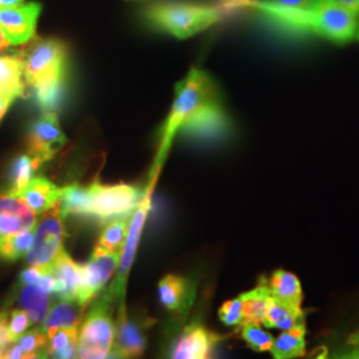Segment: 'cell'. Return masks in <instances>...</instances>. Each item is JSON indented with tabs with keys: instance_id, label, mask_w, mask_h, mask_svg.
<instances>
[{
	"instance_id": "6da1fadb",
	"label": "cell",
	"mask_w": 359,
	"mask_h": 359,
	"mask_svg": "<svg viewBox=\"0 0 359 359\" xmlns=\"http://www.w3.org/2000/svg\"><path fill=\"white\" fill-rule=\"evenodd\" d=\"M224 6L229 11L255 10L281 29L311 34L338 44L355 39L358 27V15L337 0H313L301 7H281L264 0H231Z\"/></svg>"
},
{
	"instance_id": "7a4b0ae2",
	"label": "cell",
	"mask_w": 359,
	"mask_h": 359,
	"mask_svg": "<svg viewBox=\"0 0 359 359\" xmlns=\"http://www.w3.org/2000/svg\"><path fill=\"white\" fill-rule=\"evenodd\" d=\"M216 87L209 75L197 68H192L188 76L176 86V97L172 105L170 114L168 116L165 127L163 129V137L160 144V151L154 161V169L152 172V181H156L160 168L163 167L168 152L176 133L180 132L181 127L196 115L200 109H203L208 104L217 102Z\"/></svg>"
},
{
	"instance_id": "3957f363",
	"label": "cell",
	"mask_w": 359,
	"mask_h": 359,
	"mask_svg": "<svg viewBox=\"0 0 359 359\" xmlns=\"http://www.w3.org/2000/svg\"><path fill=\"white\" fill-rule=\"evenodd\" d=\"M229 10L225 6H208L196 3H158L147 11L154 26L179 39L191 38L215 26L225 18Z\"/></svg>"
},
{
	"instance_id": "277c9868",
	"label": "cell",
	"mask_w": 359,
	"mask_h": 359,
	"mask_svg": "<svg viewBox=\"0 0 359 359\" xmlns=\"http://www.w3.org/2000/svg\"><path fill=\"white\" fill-rule=\"evenodd\" d=\"M112 297L107 292L93 302L77 339V358H109L115 342V323L112 321Z\"/></svg>"
},
{
	"instance_id": "5b68a950",
	"label": "cell",
	"mask_w": 359,
	"mask_h": 359,
	"mask_svg": "<svg viewBox=\"0 0 359 359\" xmlns=\"http://www.w3.org/2000/svg\"><path fill=\"white\" fill-rule=\"evenodd\" d=\"M23 75L32 88L55 80L65 79L67 47L57 39H46L35 43L25 56Z\"/></svg>"
},
{
	"instance_id": "8992f818",
	"label": "cell",
	"mask_w": 359,
	"mask_h": 359,
	"mask_svg": "<svg viewBox=\"0 0 359 359\" xmlns=\"http://www.w3.org/2000/svg\"><path fill=\"white\" fill-rule=\"evenodd\" d=\"M90 217L104 221L130 216L144 197L139 188L127 184L104 185L93 182L90 185Z\"/></svg>"
},
{
	"instance_id": "52a82bcc",
	"label": "cell",
	"mask_w": 359,
	"mask_h": 359,
	"mask_svg": "<svg viewBox=\"0 0 359 359\" xmlns=\"http://www.w3.org/2000/svg\"><path fill=\"white\" fill-rule=\"evenodd\" d=\"M60 213V201L57 205L44 212V216L35 226L34 243L27 253V262L32 266L48 269L63 249L65 238V224Z\"/></svg>"
},
{
	"instance_id": "ba28073f",
	"label": "cell",
	"mask_w": 359,
	"mask_h": 359,
	"mask_svg": "<svg viewBox=\"0 0 359 359\" xmlns=\"http://www.w3.org/2000/svg\"><path fill=\"white\" fill-rule=\"evenodd\" d=\"M120 257L121 255L109 253L96 245L90 261L81 265V283L76 297V302L81 308H87L90 301L103 290L118 268Z\"/></svg>"
},
{
	"instance_id": "9c48e42d",
	"label": "cell",
	"mask_w": 359,
	"mask_h": 359,
	"mask_svg": "<svg viewBox=\"0 0 359 359\" xmlns=\"http://www.w3.org/2000/svg\"><path fill=\"white\" fill-rule=\"evenodd\" d=\"M152 188H154V184L151 182V187L145 191V194H144L140 204L133 212V216L130 217L127 240H126V244L123 248V255L120 257L117 277H116L115 283H112V286L107 290V293L112 297V299L118 298L121 304H123V299H124L129 270H130V266L135 261L142 228H144L145 219L148 217V213H149V209H151Z\"/></svg>"
},
{
	"instance_id": "30bf717a",
	"label": "cell",
	"mask_w": 359,
	"mask_h": 359,
	"mask_svg": "<svg viewBox=\"0 0 359 359\" xmlns=\"http://www.w3.org/2000/svg\"><path fill=\"white\" fill-rule=\"evenodd\" d=\"M67 144L56 112H46L32 123L28 132V154L43 164L50 161Z\"/></svg>"
},
{
	"instance_id": "8fae6325",
	"label": "cell",
	"mask_w": 359,
	"mask_h": 359,
	"mask_svg": "<svg viewBox=\"0 0 359 359\" xmlns=\"http://www.w3.org/2000/svg\"><path fill=\"white\" fill-rule=\"evenodd\" d=\"M40 13L39 3L0 8V27L11 46H22L35 38Z\"/></svg>"
},
{
	"instance_id": "7c38bea8",
	"label": "cell",
	"mask_w": 359,
	"mask_h": 359,
	"mask_svg": "<svg viewBox=\"0 0 359 359\" xmlns=\"http://www.w3.org/2000/svg\"><path fill=\"white\" fill-rule=\"evenodd\" d=\"M219 341H222V337L206 330L203 325L192 323L177 337L169 357L176 359L209 358Z\"/></svg>"
},
{
	"instance_id": "4fadbf2b",
	"label": "cell",
	"mask_w": 359,
	"mask_h": 359,
	"mask_svg": "<svg viewBox=\"0 0 359 359\" xmlns=\"http://www.w3.org/2000/svg\"><path fill=\"white\" fill-rule=\"evenodd\" d=\"M36 216L22 197L8 192L0 194V237L35 229Z\"/></svg>"
},
{
	"instance_id": "5bb4252c",
	"label": "cell",
	"mask_w": 359,
	"mask_h": 359,
	"mask_svg": "<svg viewBox=\"0 0 359 359\" xmlns=\"http://www.w3.org/2000/svg\"><path fill=\"white\" fill-rule=\"evenodd\" d=\"M147 345L145 334L142 325L130 321L127 317L126 308L121 304L118 318L115 326V342L109 357L132 358L142 355Z\"/></svg>"
},
{
	"instance_id": "9a60e30c",
	"label": "cell",
	"mask_w": 359,
	"mask_h": 359,
	"mask_svg": "<svg viewBox=\"0 0 359 359\" xmlns=\"http://www.w3.org/2000/svg\"><path fill=\"white\" fill-rule=\"evenodd\" d=\"M228 129V118L217 102L208 104L189 118L180 132L197 139H215Z\"/></svg>"
},
{
	"instance_id": "2e32d148",
	"label": "cell",
	"mask_w": 359,
	"mask_h": 359,
	"mask_svg": "<svg viewBox=\"0 0 359 359\" xmlns=\"http://www.w3.org/2000/svg\"><path fill=\"white\" fill-rule=\"evenodd\" d=\"M158 298L169 311L184 313L194 302L196 285L188 278L169 274L158 283Z\"/></svg>"
},
{
	"instance_id": "e0dca14e",
	"label": "cell",
	"mask_w": 359,
	"mask_h": 359,
	"mask_svg": "<svg viewBox=\"0 0 359 359\" xmlns=\"http://www.w3.org/2000/svg\"><path fill=\"white\" fill-rule=\"evenodd\" d=\"M48 270L56 278L55 294L60 299L76 301L81 283V265L76 264L65 249H62Z\"/></svg>"
},
{
	"instance_id": "ac0fdd59",
	"label": "cell",
	"mask_w": 359,
	"mask_h": 359,
	"mask_svg": "<svg viewBox=\"0 0 359 359\" xmlns=\"http://www.w3.org/2000/svg\"><path fill=\"white\" fill-rule=\"evenodd\" d=\"M20 197L36 215H41L59 204L62 189L46 177H34Z\"/></svg>"
},
{
	"instance_id": "d6986e66",
	"label": "cell",
	"mask_w": 359,
	"mask_h": 359,
	"mask_svg": "<svg viewBox=\"0 0 359 359\" xmlns=\"http://www.w3.org/2000/svg\"><path fill=\"white\" fill-rule=\"evenodd\" d=\"M306 322L302 308H294L276 297H270L262 325L268 329L289 330L299 323Z\"/></svg>"
},
{
	"instance_id": "ffe728a7",
	"label": "cell",
	"mask_w": 359,
	"mask_h": 359,
	"mask_svg": "<svg viewBox=\"0 0 359 359\" xmlns=\"http://www.w3.org/2000/svg\"><path fill=\"white\" fill-rule=\"evenodd\" d=\"M306 322L299 323L289 330H283L277 338H274L270 353L273 358H302L306 353Z\"/></svg>"
},
{
	"instance_id": "44dd1931",
	"label": "cell",
	"mask_w": 359,
	"mask_h": 359,
	"mask_svg": "<svg viewBox=\"0 0 359 359\" xmlns=\"http://www.w3.org/2000/svg\"><path fill=\"white\" fill-rule=\"evenodd\" d=\"M264 281L266 283L269 289L270 294L283 302L294 306V308H301L302 301H304V294H302V287L298 277L293 273L285 271V270H276L269 280Z\"/></svg>"
},
{
	"instance_id": "7402d4cb",
	"label": "cell",
	"mask_w": 359,
	"mask_h": 359,
	"mask_svg": "<svg viewBox=\"0 0 359 359\" xmlns=\"http://www.w3.org/2000/svg\"><path fill=\"white\" fill-rule=\"evenodd\" d=\"M81 308L76 301L60 299V302L53 304L46 318L43 320L41 330L50 334L59 327H79L81 318Z\"/></svg>"
},
{
	"instance_id": "603a6c76",
	"label": "cell",
	"mask_w": 359,
	"mask_h": 359,
	"mask_svg": "<svg viewBox=\"0 0 359 359\" xmlns=\"http://www.w3.org/2000/svg\"><path fill=\"white\" fill-rule=\"evenodd\" d=\"M19 304L31 318V323H41L51 308L50 293L35 283H26L19 293Z\"/></svg>"
},
{
	"instance_id": "cb8c5ba5",
	"label": "cell",
	"mask_w": 359,
	"mask_h": 359,
	"mask_svg": "<svg viewBox=\"0 0 359 359\" xmlns=\"http://www.w3.org/2000/svg\"><path fill=\"white\" fill-rule=\"evenodd\" d=\"M41 163L34 156L27 154H19L11 164L8 172V191L13 196L20 197L26 189L29 181L34 179L35 172L38 170Z\"/></svg>"
},
{
	"instance_id": "d4e9b609",
	"label": "cell",
	"mask_w": 359,
	"mask_h": 359,
	"mask_svg": "<svg viewBox=\"0 0 359 359\" xmlns=\"http://www.w3.org/2000/svg\"><path fill=\"white\" fill-rule=\"evenodd\" d=\"M23 77V62L20 56L0 55V87L13 99L22 96L25 92Z\"/></svg>"
},
{
	"instance_id": "484cf974",
	"label": "cell",
	"mask_w": 359,
	"mask_h": 359,
	"mask_svg": "<svg viewBox=\"0 0 359 359\" xmlns=\"http://www.w3.org/2000/svg\"><path fill=\"white\" fill-rule=\"evenodd\" d=\"M48 335L46 355L53 358H75L77 357V327H59Z\"/></svg>"
},
{
	"instance_id": "4316f807",
	"label": "cell",
	"mask_w": 359,
	"mask_h": 359,
	"mask_svg": "<svg viewBox=\"0 0 359 359\" xmlns=\"http://www.w3.org/2000/svg\"><path fill=\"white\" fill-rule=\"evenodd\" d=\"M90 191L76 184L68 185L62 189L60 197V213L62 217L67 216H90Z\"/></svg>"
},
{
	"instance_id": "83f0119b",
	"label": "cell",
	"mask_w": 359,
	"mask_h": 359,
	"mask_svg": "<svg viewBox=\"0 0 359 359\" xmlns=\"http://www.w3.org/2000/svg\"><path fill=\"white\" fill-rule=\"evenodd\" d=\"M241 297H243V304H244L243 305L244 321L262 323L268 304H269L270 297H271L265 281L261 280L257 285V287H255L253 290L243 293Z\"/></svg>"
},
{
	"instance_id": "f1b7e54d",
	"label": "cell",
	"mask_w": 359,
	"mask_h": 359,
	"mask_svg": "<svg viewBox=\"0 0 359 359\" xmlns=\"http://www.w3.org/2000/svg\"><path fill=\"white\" fill-rule=\"evenodd\" d=\"M35 229L19 231L6 237H0V258L6 261H16L26 256L34 243Z\"/></svg>"
},
{
	"instance_id": "f546056e",
	"label": "cell",
	"mask_w": 359,
	"mask_h": 359,
	"mask_svg": "<svg viewBox=\"0 0 359 359\" xmlns=\"http://www.w3.org/2000/svg\"><path fill=\"white\" fill-rule=\"evenodd\" d=\"M129 221L130 217L115 218L108 226L104 229L97 245L102 246L109 253L121 255V250L126 244L127 234H128Z\"/></svg>"
},
{
	"instance_id": "4dcf8cb0",
	"label": "cell",
	"mask_w": 359,
	"mask_h": 359,
	"mask_svg": "<svg viewBox=\"0 0 359 359\" xmlns=\"http://www.w3.org/2000/svg\"><path fill=\"white\" fill-rule=\"evenodd\" d=\"M65 79H60L34 88L36 102L44 114L57 111L65 96Z\"/></svg>"
},
{
	"instance_id": "1f68e13d",
	"label": "cell",
	"mask_w": 359,
	"mask_h": 359,
	"mask_svg": "<svg viewBox=\"0 0 359 359\" xmlns=\"http://www.w3.org/2000/svg\"><path fill=\"white\" fill-rule=\"evenodd\" d=\"M243 326V338L248 346L255 351H270L274 342V337L261 327V323L244 321Z\"/></svg>"
},
{
	"instance_id": "d6a6232c",
	"label": "cell",
	"mask_w": 359,
	"mask_h": 359,
	"mask_svg": "<svg viewBox=\"0 0 359 359\" xmlns=\"http://www.w3.org/2000/svg\"><path fill=\"white\" fill-rule=\"evenodd\" d=\"M16 344L22 347L27 358H36V357H41L40 354H46V347L48 344V335L44 333L41 329L31 330L28 333L23 334L16 341Z\"/></svg>"
},
{
	"instance_id": "836d02e7",
	"label": "cell",
	"mask_w": 359,
	"mask_h": 359,
	"mask_svg": "<svg viewBox=\"0 0 359 359\" xmlns=\"http://www.w3.org/2000/svg\"><path fill=\"white\" fill-rule=\"evenodd\" d=\"M29 325H31V318L27 314L26 310L15 309L10 314L7 313L6 327L11 342H16L23 334L26 333Z\"/></svg>"
},
{
	"instance_id": "e575fe53",
	"label": "cell",
	"mask_w": 359,
	"mask_h": 359,
	"mask_svg": "<svg viewBox=\"0 0 359 359\" xmlns=\"http://www.w3.org/2000/svg\"><path fill=\"white\" fill-rule=\"evenodd\" d=\"M243 297H237L234 299H231L228 302H225L219 311H218V317L221 322L226 326H237L241 325L244 321V314H243Z\"/></svg>"
},
{
	"instance_id": "d590c367",
	"label": "cell",
	"mask_w": 359,
	"mask_h": 359,
	"mask_svg": "<svg viewBox=\"0 0 359 359\" xmlns=\"http://www.w3.org/2000/svg\"><path fill=\"white\" fill-rule=\"evenodd\" d=\"M334 358L359 359V332L348 337L346 344L339 347Z\"/></svg>"
},
{
	"instance_id": "8d00e7d4",
	"label": "cell",
	"mask_w": 359,
	"mask_h": 359,
	"mask_svg": "<svg viewBox=\"0 0 359 359\" xmlns=\"http://www.w3.org/2000/svg\"><path fill=\"white\" fill-rule=\"evenodd\" d=\"M46 268H40V266H29L28 269H25L20 276H19V280L22 285H26V283H36L39 280L47 273Z\"/></svg>"
},
{
	"instance_id": "74e56055",
	"label": "cell",
	"mask_w": 359,
	"mask_h": 359,
	"mask_svg": "<svg viewBox=\"0 0 359 359\" xmlns=\"http://www.w3.org/2000/svg\"><path fill=\"white\" fill-rule=\"evenodd\" d=\"M6 318H7V313L1 311L0 313V358L3 357V353L6 351V348L10 346L11 342L7 334V327H6Z\"/></svg>"
},
{
	"instance_id": "f35d334b",
	"label": "cell",
	"mask_w": 359,
	"mask_h": 359,
	"mask_svg": "<svg viewBox=\"0 0 359 359\" xmlns=\"http://www.w3.org/2000/svg\"><path fill=\"white\" fill-rule=\"evenodd\" d=\"M270 4H276V6H281V7H301V6H306L313 0H264Z\"/></svg>"
},
{
	"instance_id": "ab89813d",
	"label": "cell",
	"mask_w": 359,
	"mask_h": 359,
	"mask_svg": "<svg viewBox=\"0 0 359 359\" xmlns=\"http://www.w3.org/2000/svg\"><path fill=\"white\" fill-rule=\"evenodd\" d=\"M339 1L342 6H345L351 13L359 15V0H337Z\"/></svg>"
},
{
	"instance_id": "60d3db41",
	"label": "cell",
	"mask_w": 359,
	"mask_h": 359,
	"mask_svg": "<svg viewBox=\"0 0 359 359\" xmlns=\"http://www.w3.org/2000/svg\"><path fill=\"white\" fill-rule=\"evenodd\" d=\"M25 0H0V8H8V7H16L23 4Z\"/></svg>"
},
{
	"instance_id": "b9f144b4",
	"label": "cell",
	"mask_w": 359,
	"mask_h": 359,
	"mask_svg": "<svg viewBox=\"0 0 359 359\" xmlns=\"http://www.w3.org/2000/svg\"><path fill=\"white\" fill-rule=\"evenodd\" d=\"M10 46H11V43L8 41V39L6 38V35H4V32H3V29L0 27V51L7 50Z\"/></svg>"
},
{
	"instance_id": "7bdbcfd3",
	"label": "cell",
	"mask_w": 359,
	"mask_h": 359,
	"mask_svg": "<svg viewBox=\"0 0 359 359\" xmlns=\"http://www.w3.org/2000/svg\"><path fill=\"white\" fill-rule=\"evenodd\" d=\"M355 39L359 41V15H358V27H357V34H355Z\"/></svg>"
},
{
	"instance_id": "ee69618b",
	"label": "cell",
	"mask_w": 359,
	"mask_h": 359,
	"mask_svg": "<svg viewBox=\"0 0 359 359\" xmlns=\"http://www.w3.org/2000/svg\"><path fill=\"white\" fill-rule=\"evenodd\" d=\"M219 1H222V3H228V1H231V0H219Z\"/></svg>"
}]
</instances>
